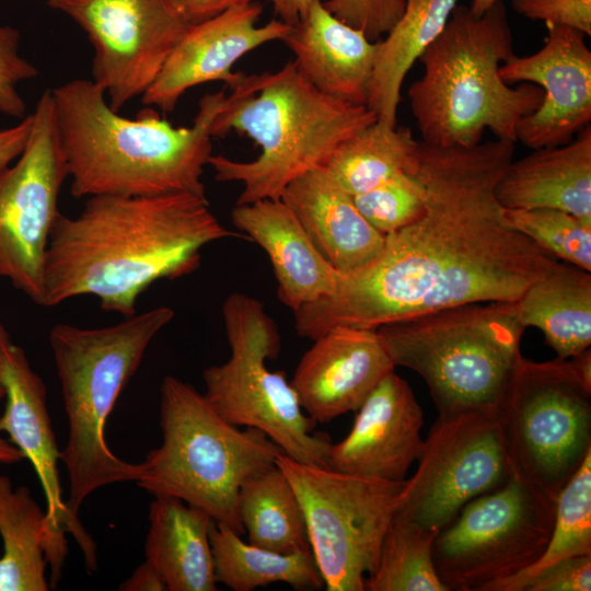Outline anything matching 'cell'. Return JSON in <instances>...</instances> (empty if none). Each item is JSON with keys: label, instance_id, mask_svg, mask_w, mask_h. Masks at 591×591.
Returning <instances> with one entry per match:
<instances>
[{"label": "cell", "instance_id": "1", "mask_svg": "<svg viewBox=\"0 0 591 591\" xmlns=\"http://www.w3.org/2000/svg\"><path fill=\"white\" fill-rule=\"evenodd\" d=\"M515 143L418 140L410 173L425 190L422 212L385 235L381 255L343 275L334 293L293 311L297 334L314 340L337 326L376 329L467 303L518 301L558 259L502 221L495 187Z\"/></svg>", "mask_w": 591, "mask_h": 591}, {"label": "cell", "instance_id": "2", "mask_svg": "<svg viewBox=\"0 0 591 591\" xmlns=\"http://www.w3.org/2000/svg\"><path fill=\"white\" fill-rule=\"evenodd\" d=\"M242 236L219 222L207 197H89L78 216L59 213L51 230L46 306L93 296L103 310L132 315L153 282L189 275L200 265L202 247Z\"/></svg>", "mask_w": 591, "mask_h": 591}, {"label": "cell", "instance_id": "3", "mask_svg": "<svg viewBox=\"0 0 591 591\" xmlns=\"http://www.w3.org/2000/svg\"><path fill=\"white\" fill-rule=\"evenodd\" d=\"M51 93L73 197H207L202 174L223 90L205 94L193 124L181 127L152 109L136 118L119 115L92 80L76 79Z\"/></svg>", "mask_w": 591, "mask_h": 591}, {"label": "cell", "instance_id": "4", "mask_svg": "<svg viewBox=\"0 0 591 591\" xmlns=\"http://www.w3.org/2000/svg\"><path fill=\"white\" fill-rule=\"evenodd\" d=\"M375 120L367 105L323 94L288 61L274 72L244 74L212 124V137L246 135L259 155L242 162L212 154L208 165L218 182L242 184L235 205L278 199L293 179L324 166L341 142Z\"/></svg>", "mask_w": 591, "mask_h": 591}, {"label": "cell", "instance_id": "5", "mask_svg": "<svg viewBox=\"0 0 591 591\" xmlns=\"http://www.w3.org/2000/svg\"><path fill=\"white\" fill-rule=\"evenodd\" d=\"M513 37L502 0L483 14L456 5L441 34L419 57L421 78L407 90L421 141L438 147H472L486 130L517 142L520 120L543 97L540 86H510L501 65L513 55Z\"/></svg>", "mask_w": 591, "mask_h": 591}, {"label": "cell", "instance_id": "6", "mask_svg": "<svg viewBox=\"0 0 591 591\" xmlns=\"http://www.w3.org/2000/svg\"><path fill=\"white\" fill-rule=\"evenodd\" d=\"M161 305L125 316L99 328L56 324L49 333L69 438L61 462L69 476V511L78 515L85 498L96 489L136 482L139 463L126 462L108 448L105 422L130 378L138 370L152 339L174 317Z\"/></svg>", "mask_w": 591, "mask_h": 591}, {"label": "cell", "instance_id": "7", "mask_svg": "<svg viewBox=\"0 0 591 591\" xmlns=\"http://www.w3.org/2000/svg\"><path fill=\"white\" fill-rule=\"evenodd\" d=\"M160 392L162 443L139 463L135 483L153 496L197 507L243 535L240 488L273 467L282 450L263 431L223 420L204 394L175 376L166 375Z\"/></svg>", "mask_w": 591, "mask_h": 591}, {"label": "cell", "instance_id": "8", "mask_svg": "<svg viewBox=\"0 0 591 591\" xmlns=\"http://www.w3.org/2000/svg\"><path fill=\"white\" fill-rule=\"evenodd\" d=\"M518 302H478L376 328L395 367L425 380L438 415L497 406L522 357Z\"/></svg>", "mask_w": 591, "mask_h": 591}, {"label": "cell", "instance_id": "9", "mask_svg": "<svg viewBox=\"0 0 591 591\" xmlns=\"http://www.w3.org/2000/svg\"><path fill=\"white\" fill-rule=\"evenodd\" d=\"M230 358L205 369L204 396L227 422L263 431L289 457L327 467L332 445L326 434L312 433L315 421L302 409L285 375L266 360L280 351V335L264 304L233 292L222 305Z\"/></svg>", "mask_w": 591, "mask_h": 591}, {"label": "cell", "instance_id": "10", "mask_svg": "<svg viewBox=\"0 0 591 591\" xmlns=\"http://www.w3.org/2000/svg\"><path fill=\"white\" fill-rule=\"evenodd\" d=\"M497 417L511 477L557 500L591 453V382L570 359L521 357Z\"/></svg>", "mask_w": 591, "mask_h": 591}, {"label": "cell", "instance_id": "11", "mask_svg": "<svg viewBox=\"0 0 591 591\" xmlns=\"http://www.w3.org/2000/svg\"><path fill=\"white\" fill-rule=\"evenodd\" d=\"M276 465L301 505L310 547L327 591H366L404 482L340 473L285 453Z\"/></svg>", "mask_w": 591, "mask_h": 591}, {"label": "cell", "instance_id": "12", "mask_svg": "<svg viewBox=\"0 0 591 591\" xmlns=\"http://www.w3.org/2000/svg\"><path fill=\"white\" fill-rule=\"evenodd\" d=\"M556 501L513 477L468 501L432 547L448 591H490L531 567L549 542Z\"/></svg>", "mask_w": 591, "mask_h": 591}, {"label": "cell", "instance_id": "13", "mask_svg": "<svg viewBox=\"0 0 591 591\" xmlns=\"http://www.w3.org/2000/svg\"><path fill=\"white\" fill-rule=\"evenodd\" d=\"M68 169L51 90L39 96L22 153L0 171V277L46 306L48 242Z\"/></svg>", "mask_w": 591, "mask_h": 591}, {"label": "cell", "instance_id": "14", "mask_svg": "<svg viewBox=\"0 0 591 591\" xmlns=\"http://www.w3.org/2000/svg\"><path fill=\"white\" fill-rule=\"evenodd\" d=\"M393 518L440 531L472 499L510 477L497 406L438 415Z\"/></svg>", "mask_w": 591, "mask_h": 591}, {"label": "cell", "instance_id": "15", "mask_svg": "<svg viewBox=\"0 0 591 591\" xmlns=\"http://www.w3.org/2000/svg\"><path fill=\"white\" fill-rule=\"evenodd\" d=\"M94 48L93 80L118 112L142 96L192 25L173 0H47Z\"/></svg>", "mask_w": 591, "mask_h": 591}, {"label": "cell", "instance_id": "16", "mask_svg": "<svg viewBox=\"0 0 591 591\" xmlns=\"http://www.w3.org/2000/svg\"><path fill=\"white\" fill-rule=\"evenodd\" d=\"M0 382L5 408L0 416V431L33 465L46 500V520L50 548L47 556L49 586L56 588L68 553L65 534L79 545L86 570L97 569L96 544L78 515L67 508L59 479L58 450L46 404V386L32 369L25 351L14 344L0 323Z\"/></svg>", "mask_w": 591, "mask_h": 591}, {"label": "cell", "instance_id": "17", "mask_svg": "<svg viewBox=\"0 0 591 591\" xmlns=\"http://www.w3.org/2000/svg\"><path fill=\"white\" fill-rule=\"evenodd\" d=\"M547 36L530 56L511 55L500 67L508 83H532L543 92L538 107L517 127L531 149L569 142L591 121V50L575 28L546 24Z\"/></svg>", "mask_w": 591, "mask_h": 591}, {"label": "cell", "instance_id": "18", "mask_svg": "<svg viewBox=\"0 0 591 591\" xmlns=\"http://www.w3.org/2000/svg\"><path fill=\"white\" fill-rule=\"evenodd\" d=\"M262 11V5L254 1L192 24L142 95V102L173 112L184 93L194 86L213 81H222L230 89L236 85L244 76L232 72L236 61L264 44L282 42L290 30L280 20L257 25Z\"/></svg>", "mask_w": 591, "mask_h": 591}, {"label": "cell", "instance_id": "19", "mask_svg": "<svg viewBox=\"0 0 591 591\" xmlns=\"http://www.w3.org/2000/svg\"><path fill=\"white\" fill-rule=\"evenodd\" d=\"M350 432L332 443L327 468L391 482L405 476L422 451L424 418L409 384L394 371L356 410Z\"/></svg>", "mask_w": 591, "mask_h": 591}, {"label": "cell", "instance_id": "20", "mask_svg": "<svg viewBox=\"0 0 591 591\" xmlns=\"http://www.w3.org/2000/svg\"><path fill=\"white\" fill-rule=\"evenodd\" d=\"M394 370L376 329L337 326L313 340L290 384L303 412L326 424L356 412Z\"/></svg>", "mask_w": 591, "mask_h": 591}, {"label": "cell", "instance_id": "21", "mask_svg": "<svg viewBox=\"0 0 591 591\" xmlns=\"http://www.w3.org/2000/svg\"><path fill=\"white\" fill-rule=\"evenodd\" d=\"M280 199L321 255L341 275H354L381 255L385 235L366 220L352 196L324 166L293 179Z\"/></svg>", "mask_w": 591, "mask_h": 591}, {"label": "cell", "instance_id": "22", "mask_svg": "<svg viewBox=\"0 0 591 591\" xmlns=\"http://www.w3.org/2000/svg\"><path fill=\"white\" fill-rule=\"evenodd\" d=\"M299 72L320 92L339 101L367 105L376 62L374 42L315 0L308 14L282 40Z\"/></svg>", "mask_w": 591, "mask_h": 591}, {"label": "cell", "instance_id": "23", "mask_svg": "<svg viewBox=\"0 0 591 591\" xmlns=\"http://www.w3.org/2000/svg\"><path fill=\"white\" fill-rule=\"evenodd\" d=\"M231 220L268 255L279 300L292 311L335 292L341 279L280 199L234 205Z\"/></svg>", "mask_w": 591, "mask_h": 591}, {"label": "cell", "instance_id": "24", "mask_svg": "<svg viewBox=\"0 0 591 591\" xmlns=\"http://www.w3.org/2000/svg\"><path fill=\"white\" fill-rule=\"evenodd\" d=\"M495 194L503 208H555L591 220V126L565 144L512 160Z\"/></svg>", "mask_w": 591, "mask_h": 591}, {"label": "cell", "instance_id": "25", "mask_svg": "<svg viewBox=\"0 0 591 591\" xmlns=\"http://www.w3.org/2000/svg\"><path fill=\"white\" fill-rule=\"evenodd\" d=\"M212 521L207 512L178 498L154 496L144 554L167 591L218 590L209 541Z\"/></svg>", "mask_w": 591, "mask_h": 591}, {"label": "cell", "instance_id": "26", "mask_svg": "<svg viewBox=\"0 0 591 591\" xmlns=\"http://www.w3.org/2000/svg\"><path fill=\"white\" fill-rule=\"evenodd\" d=\"M590 273L558 260L517 301L524 325L537 327L559 360L572 358L590 348Z\"/></svg>", "mask_w": 591, "mask_h": 591}, {"label": "cell", "instance_id": "27", "mask_svg": "<svg viewBox=\"0 0 591 591\" xmlns=\"http://www.w3.org/2000/svg\"><path fill=\"white\" fill-rule=\"evenodd\" d=\"M398 22L379 40L367 106L378 120L396 126L404 79L428 46L441 34L459 0H404Z\"/></svg>", "mask_w": 591, "mask_h": 591}, {"label": "cell", "instance_id": "28", "mask_svg": "<svg viewBox=\"0 0 591 591\" xmlns=\"http://www.w3.org/2000/svg\"><path fill=\"white\" fill-rule=\"evenodd\" d=\"M0 591H48L46 511L26 486L13 488L4 475H0Z\"/></svg>", "mask_w": 591, "mask_h": 591}, {"label": "cell", "instance_id": "29", "mask_svg": "<svg viewBox=\"0 0 591 591\" xmlns=\"http://www.w3.org/2000/svg\"><path fill=\"white\" fill-rule=\"evenodd\" d=\"M241 536L225 524L211 522L209 541L217 583L233 591H252L274 582L301 590L324 587L311 548L282 554L246 543Z\"/></svg>", "mask_w": 591, "mask_h": 591}, {"label": "cell", "instance_id": "30", "mask_svg": "<svg viewBox=\"0 0 591 591\" xmlns=\"http://www.w3.org/2000/svg\"><path fill=\"white\" fill-rule=\"evenodd\" d=\"M237 509L248 543L282 554L311 548L299 499L276 464L245 480Z\"/></svg>", "mask_w": 591, "mask_h": 591}, {"label": "cell", "instance_id": "31", "mask_svg": "<svg viewBox=\"0 0 591 591\" xmlns=\"http://www.w3.org/2000/svg\"><path fill=\"white\" fill-rule=\"evenodd\" d=\"M418 140L408 127L380 120L341 142L324 167L351 196L368 192L415 165Z\"/></svg>", "mask_w": 591, "mask_h": 591}, {"label": "cell", "instance_id": "32", "mask_svg": "<svg viewBox=\"0 0 591 591\" xmlns=\"http://www.w3.org/2000/svg\"><path fill=\"white\" fill-rule=\"evenodd\" d=\"M439 529L392 518L367 591H448L439 579L432 547Z\"/></svg>", "mask_w": 591, "mask_h": 591}, {"label": "cell", "instance_id": "33", "mask_svg": "<svg viewBox=\"0 0 591 591\" xmlns=\"http://www.w3.org/2000/svg\"><path fill=\"white\" fill-rule=\"evenodd\" d=\"M591 555V453L561 489L549 542L531 567L497 583L490 591H520L544 568L566 558Z\"/></svg>", "mask_w": 591, "mask_h": 591}, {"label": "cell", "instance_id": "34", "mask_svg": "<svg viewBox=\"0 0 591 591\" xmlns=\"http://www.w3.org/2000/svg\"><path fill=\"white\" fill-rule=\"evenodd\" d=\"M507 228L565 263L591 271V220L555 208H503Z\"/></svg>", "mask_w": 591, "mask_h": 591}, {"label": "cell", "instance_id": "35", "mask_svg": "<svg viewBox=\"0 0 591 591\" xmlns=\"http://www.w3.org/2000/svg\"><path fill=\"white\" fill-rule=\"evenodd\" d=\"M352 198L366 220L383 235L413 222L425 207L424 187L410 172L396 174Z\"/></svg>", "mask_w": 591, "mask_h": 591}, {"label": "cell", "instance_id": "36", "mask_svg": "<svg viewBox=\"0 0 591 591\" xmlns=\"http://www.w3.org/2000/svg\"><path fill=\"white\" fill-rule=\"evenodd\" d=\"M20 33L0 25V112L24 118L26 105L18 91V84L38 76L37 69L19 54Z\"/></svg>", "mask_w": 591, "mask_h": 591}, {"label": "cell", "instance_id": "37", "mask_svg": "<svg viewBox=\"0 0 591 591\" xmlns=\"http://www.w3.org/2000/svg\"><path fill=\"white\" fill-rule=\"evenodd\" d=\"M324 7L343 22L380 40L398 22L404 0H326Z\"/></svg>", "mask_w": 591, "mask_h": 591}, {"label": "cell", "instance_id": "38", "mask_svg": "<svg viewBox=\"0 0 591 591\" xmlns=\"http://www.w3.org/2000/svg\"><path fill=\"white\" fill-rule=\"evenodd\" d=\"M518 14L591 35V0H512Z\"/></svg>", "mask_w": 591, "mask_h": 591}, {"label": "cell", "instance_id": "39", "mask_svg": "<svg viewBox=\"0 0 591 591\" xmlns=\"http://www.w3.org/2000/svg\"><path fill=\"white\" fill-rule=\"evenodd\" d=\"M591 555L561 559L529 579L520 591H590Z\"/></svg>", "mask_w": 591, "mask_h": 591}, {"label": "cell", "instance_id": "40", "mask_svg": "<svg viewBox=\"0 0 591 591\" xmlns=\"http://www.w3.org/2000/svg\"><path fill=\"white\" fill-rule=\"evenodd\" d=\"M186 20L196 24L215 18L234 7L255 0H173Z\"/></svg>", "mask_w": 591, "mask_h": 591}, {"label": "cell", "instance_id": "41", "mask_svg": "<svg viewBox=\"0 0 591 591\" xmlns=\"http://www.w3.org/2000/svg\"><path fill=\"white\" fill-rule=\"evenodd\" d=\"M32 127V114L13 127L0 130V171L22 153Z\"/></svg>", "mask_w": 591, "mask_h": 591}, {"label": "cell", "instance_id": "42", "mask_svg": "<svg viewBox=\"0 0 591 591\" xmlns=\"http://www.w3.org/2000/svg\"><path fill=\"white\" fill-rule=\"evenodd\" d=\"M120 591H167L159 571L147 560L139 565L132 575L124 580Z\"/></svg>", "mask_w": 591, "mask_h": 591}, {"label": "cell", "instance_id": "43", "mask_svg": "<svg viewBox=\"0 0 591 591\" xmlns=\"http://www.w3.org/2000/svg\"><path fill=\"white\" fill-rule=\"evenodd\" d=\"M275 13L285 24L292 26L300 22L309 12L315 0H269Z\"/></svg>", "mask_w": 591, "mask_h": 591}, {"label": "cell", "instance_id": "44", "mask_svg": "<svg viewBox=\"0 0 591 591\" xmlns=\"http://www.w3.org/2000/svg\"><path fill=\"white\" fill-rule=\"evenodd\" d=\"M4 397V389L0 382V401ZM25 457L22 452L11 442L0 437V464H18Z\"/></svg>", "mask_w": 591, "mask_h": 591}, {"label": "cell", "instance_id": "45", "mask_svg": "<svg viewBox=\"0 0 591 591\" xmlns=\"http://www.w3.org/2000/svg\"><path fill=\"white\" fill-rule=\"evenodd\" d=\"M497 0H472L470 9L476 14L480 15L488 10Z\"/></svg>", "mask_w": 591, "mask_h": 591}]
</instances>
